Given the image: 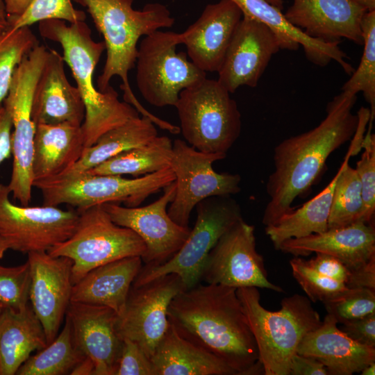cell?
I'll list each match as a JSON object with an SVG mask.
<instances>
[{"label": "cell", "instance_id": "obj_1", "mask_svg": "<svg viewBox=\"0 0 375 375\" xmlns=\"http://www.w3.org/2000/svg\"><path fill=\"white\" fill-rule=\"evenodd\" d=\"M236 290L199 283L172 299L167 317L183 337L220 358L238 375L264 374Z\"/></svg>", "mask_w": 375, "mask_h": 375}, {"label": "cell", "instance_id": "obj_2", "mask_svg": "<svg viewBox=\"0 0 375 375\" xmlns=\"http://www.w3.org/2000/svg\"><path fill=\"white\" fill-rule=\"evenodd\" d=\"M356 100L357 94L342 91L327 103L319 125L275 147L274 170L266 184L269 200L262 219L265 226L293 210V201L310 188L331 153L351 140L358 122L352 112Z\"/></svg>", "mask_w": 375, "mask_h": 375}, {"label": "cell", "instance_id": "obj_3", "mask_svg": "<svg viewBox=\"0 0 375 375\" xmlns=\"http://www.w3.org/2000/svg\"><path fill=\"white\" fill-rule=\"evenodd\" d=\"M75 1L87 8L104 39L106 59L97 78L99 90L105 92L110 86L112 78L119 76L124 101L160 128L172 131V124L151 113L140 103L128 81V72L135 65L140 38L162 28L172 27L175 19L169 10L160 3H147L142 10H137L133 8L134 0Z\"/></svg>", "mask_w": 375, "mask_h": 375}, {"label": "cell", "instance_id": "obj_4", "mask_svg": "<svg viewBox=\"0 0 375 375\" xmlns=\"http://www.w3.org/2000/svg\"><path fill=\"white\" fill-rule=\"evenodd\" d=\"M38 29L42 38L60 44L63 60L76 82L85 107L81 125L85 148L108 131L140 117L133 106L119 101L111 85L105 92L95 88L94 72L106 47L103 41L94 40L85 21L67 24L60 19H47L39 22Z\"/></svg>", "mask_w": 375, "mask_h": 375}, {"label": "cell", "instance_id": "obj_5", "mask_svg": "<svg viewBox=\"0 0 375 375\" xmlns=\"http://www.w3.org/2000/svg\"><path fill=\"white\" fill-rule=\"evenodd\" d=\"M255 338L265 375H289L291 360L302 339L322 324L306 297L294 294L270 311L260 303L257 288L236 290Z\"/></svg>", "mask_w": 375, "mask_h": 375}, {"label": "cell", "instance_id": "obj_6", "mask_svg": "<svg viewBox=\"0 0 375 375\" xmlns=\"http://www.w3.org/2000/svg\"><path fill=\"white\" fill-rule=\"evenodd\" d=\"M175 181L169 167L142 176L126 178L122 175L94 174L88 171L65 173L35 181L33 187L42 194L43 203L58 206L67 204L81 211L107 203L139 206L153 194Z\"/></svg>", "mask_w": 375, "mask_h": 375}, {"label": "cell", "instance_id": "obj_7", "mask_svg": "<svg viewBox=\"0 0 375 375\" xmlns=\"http://www.w3.org/2000/svg\"><path fill=\"white\" fill-rule=\"evenodd\" d=\"M175 107L180 132L200 151L226 154L240 136L238 105L217 80L206 78L183 90Z\"/></svg>", "mask_w": 375, "mask_h": 375}, {"label": "cell", "instance_id": "obj_8", "mask_svg": "<svg viewBox=\"0 0 375 375\" xmlns=\"http://www.w3.org/2000/svg\"><path fill=\"white\" fill-rule=\"evenodd\" d=\"M78 212L72 235L47 251L52 256H64L72 260L73 285L100 265L144 255L146 246L143 240L131 229L114 223L102 205Z\"/></svg>", "mask_w": 375, "mask_h": 375}, {"label": "cell", "instance_id": "obj_9", "mask_svg": "<svg viewBox=\"0 0 375 375\" xmlns=\"http://www.w3.org/2000/svg\"><path fill=\"white\" fill-rule=\"evenodd\" d=\"M194 228L179 250L163 263L142 266L133 286L175 274L185 290L201 281L206 258L222 235L242 219L239 204L231 195L206 198L197 206Z\"/></svg>", "mask_w": 375, "mask_h": 375}, {"label": "cell", "instance_id": "obj_10", "mask_svg": "<svg viewBox=\"0 0 375 375\" xmlns=\"http://www.w3.org/2000/svg\"><path fill=\"white\" fill-rule=\"evenodd\" d=\"M48 53V48L38 44L24 58L14 72L3 104L13 127V162L8 186L13 198L23 206L30 203L33 187L32 162L35 124L31 117L33 96Z\"/></svg>", "mask_w": 375, "mask_h": 375}, {"label": "cell", "instance_id": "obj_11", "mask_svg": "<svg viewBox=\"0 0 375 375\" xmlns=\"http://www.w3.org/2000/svg\"><path fill=\"white\" fill-rule=\"evenodd\" d=\"M179 33L157 30L141 40L136 56L135 81L140 94L156 107L175 106L180 92L206 78V72L176 53Z\"/></svg>", "mask_w": 375, "mask_h": 375}, {"label": "cell", "instance_id": "obj_12", "mask_svg": "<svg viewBox=\"0 0 375 375\" xmlns=\"http://www.w3.org/2000/svg\"><path fill=\"white\" fill-rule=\"evenodd\" d=\"M226 157L200 151L180 139L174 141L169 167L175 176L176 192L167 209L174 222L188 226L191 212L200 201L240 192L239 174L217 173L212 168L214 162Z\"/></svg>", "mask_w": 375, "mask_h": 375}, {"label": "cell", "instance_id": "obj_13", "mask_svg": "<svg viewBox=\"0 0 375 375\" xmlns=\"http://www.w3.org/2000/svg\"><path fill=\"white\" fill-rule=\"evenodd\" d=\"M8 185L0 183V237L22 253L47 251L74 233L78 212L58 206H17Z\"/></svg>", "mask_w": 375, "mask_h": 375}, {"label": "cell", "instance_id": "obj_14", "mask_svg": "<svg viewBox=\"0 0 375 375\" xmlns=\"http://www.w3.org/2000/svg\"><path fill=\"white\" fill-rule=\"evenodd\" d=\"M254 230L242 218L225 232L210 250L201 281L235 289L255 287L283 292L268 279L263 258L256 250Z\"/></svg>", "mask_w": 375, "mask_h": 375}, {"label": "cell", "instance_id": "obj_15", "mask_svg": "<svg viewBox=\"0 0 375 375\" xmlns=\"http://www.w3.org/2000/svg\"><path fill=\"white\" fill-rule=\"evenodd\" d=\"M184 290L181 278L175 274L139 286L132 285L117 324L121 340L128 338L136 342L151 358L169 327V306Z\"/></svg>", "mask_w": 375, "mask_h": 375}, {"label": "cell", "instance_id": "obj_16", "mask_svg": "<svg viewBox=\"0 0 375 375\" xmlns=\"http://www.w3.org/2000/svg\"><path fill=\"white\" fill-rule=\"evenodd\" d=\"M176 183L163 188L162 194L144 206L126 207L118 203L102 204L116 224L133 231L143 240L146 251L141 257L145 265L165 262L182 247L191 231L174 222L167 206L174 198Z\"/></svg>", "mask_w": 375, "mask_h": 375}, {"label": "cell", "instance_id": "obj_17", "mask_svg": "<svg viewBox=\"0 0 375 375\" xmlns=\"http://www.w3.org/2000/svg\"><path fill=\"white\" fill-rule=\"evenodd\" d=\"M280 49L281 42L269 27L243 15L217 72V81L230 93L242 85L255 88Z\"/></svg>", "mask_w": 375, "mask_h": 375}, {"label": "cell", "instance_id": "obj_18", "mask_svg": "<svg viewBox=\"0 0 375 375\" xmlns=\"http://www.w3.org/2000/svg\"><path fill=\"white\" fill-rule=\"evenodd\" d=\"M27 254L31 274L29 299L49 344L57 336L71 302L73 262L67 257L52 256L47 251Z\"/></svg>", "mask_w": 375, "mask_h": 375}, {"label": "cell", "instance_id": "obj_19", "mask_svg": "<svg viewBox=\"0 0 375 375\" xmlns=\"http://www.w3.org/2000/svg\"><path fill=\"white\" fill-rule=\"evenodd\" d=\"M66 317L76 346L94 364V375H114L122 347L118 314L107 306L71 301Z\"/></svg>", "mask_w": 375, "mask_h": 375}, {"label": "cell", "instance_id": "obj_20", "mask_svg": "<svg viewBox=\"0 0 375 375\" xmlns=\"http://www.w3.org/2000/svg\"><path fill=\"white\" fill-rule=\"evenodd\" d=\"M367 11L355 0H293L283 15L310 38L329 43L345 38L362 44L361 21Z\"/></svg>", "mask_w": 375, "mask_h": 375}, {"label": "cell", "instance_id": "obj_21", "mask_svg": "<svg viewBox=\"0 0 375 375\" xmlns=\"http://www.w3.org/2000/svg\"><path fill=\"white\" fill-rule=\"evenodd\" d=\"M242 16L233 0L207 5L198 19L179 33L191 62L205 72H217Z\"/></svg>", "mask_w": 375, "mask_h": 375}, {"label": "cell", "instance_id": "obj_22", "mask_svg": "<svg viewBox=\"0 0 375 375\" xmlns=\"http://www.w3.org/2000/svg\"><path fill=\"white\" fill-rule=\"evenodd\" d=\"M65 63L62 55L49 49L33 92L31 117L35 125L83 123V101L67 78Z\"/></svg>", "mask_w": 375, "mask_h": 375}, {"label": "cell", "instance_id": "obj_23", "mask_svg": "<svg viewBox=\"0 0 375 375\" xmlns=\"http://www.w3.org/2000/svg\"><path fill=\"white\" fill-rule=\"evenodd\" d=\"M278 250L295 256L311 253L328 254L353 270L375 256V228L374 224L362 222L328 228L323 233L287 240Z\"/></svg>", "mask_w": 375, "mask_h": 375}, {"label": "cell", "instance_id": "obj_24", "mask_svg": "<svg viewBox=\"0 0 375 375\" xmlns=\"http://www.w3.org/2000/svg\"><path fill=\"white\" fill-rule=\"evenodd\" d=\"M337 324L327 313L319 326L304 336L297 353L319 360L328 375H352L375 362V347L356 342Z\"/></svg>", "mask_w": 375, "mask_h": 375}, {"label": "cell", "instance_id": "obj_25", "mask_svg": "<svg viewBox=\"0 0 375 375\" xmlns=\"http://www.w3.org/2000/svg\"><path fill=\"white\" fill-rule=\"evenodd\" d=\"M240 8L243 15L259 21L269 27L277 36L281 49H303L306 58L315 65L323 67L331 60L338 62L348 74L354 69L347 59V54L339 43L325 42L308 37L300 29L291 24L281 10L265 0H233Z\"/></svg>", "mask_w": 375, "mask_h": 375}, {"label": "cell", "instance_id": "obj_26", "mask_svg": "<svg viewBox=\"0 0 375 375\" xmlns=\"http://www.w3.org/2000/svg\"><path fill=\"white\" fill-rule=\"evenodd\" d=\"M142 263L129 256L92 269L73 285L71 301L107 306L119 316Z\"/></svg>", "mask_w": 375, "mask_h": 375}, {"label": "cell", "instance_id": "obj_27", "mask_svg": "<svg viewBox=\"0 0 375 375\" xmlns=\"http://www.w3.org/2000/svg\"><path fill=\"white\" fill-rule=\"evenodd\" d=\"M84 149L81 125H35L32 162L33 182L62 174L80 159Z\"/></svg>", "mask_w": 375, "mask_h": 375}, {"label": "cell", "instance_id": "obj_28", "mask_svg": "<svg viewBox=\"0 0 375 375\" xmlns=\"http://www.w3.org/2000/svg\"><path fill=\"white\" fill-rule=\"evenodd\" d=\"M151 360L155 375H238L220 358L183 337L170 322Z\"/></svg>", "mask_w": 375, "mask_h": 375}, {"label": "cell", "instance_id": "obj_29", "mask_svg": "<svg viewBox=\"0 0 375 375\" xmlns=\"http://www.w3.org/2000/svg\"><path fill=\"white\" fill-rule=\"evenodd\" d=\"M47 345L43 327L28 305L0 314V375H14L35 350Z\"/></svg>", "mask_w": 375, "mask_h": 375}, {"label": "cell", "instance_id": "obj_30", "mask_svg": "<svg viewBox=\"0 0 375 375\" xmlns=\"http://www.w3.org/2000/svg\"><path fill=\"white\" fill-rule=\"evenodd\" d=\"M342 171V165L329 184L317 195L297 210L281 216L273 224L265 226L276 249L291 238H300L328 229V220L337 179Z\"/></svg>", "mask_w": 375, "mask_h": 375}, {"label": "cell", "instance_id": "obj_31", "mask_svg": "<svg viewBox=\"0 0 375 375\" xmlns=\"http://www.w3.org/2000/svg\"><path fill=\"white\" fill-rule=\"evenodd\" d=\"M156 136L155 124L149 117L131 119L108 131L93 145L85 148L80 159L65 173L88 171L124 151L147 144Z\"/></svg>", "mask_w": 375, "mask_h": 375}, {"label": "cell", "instance_id": "obj_32", "mask_svg": "<svg viewBox=\"0 0 375 375\" xmlns=\"http://www.w3.org/2000/svg\"><path fill=\"white\" fill-rule=\"evenodd\" d=\"M172 144L167 136H156L147 144L124 151L88 172L134 177L154 173L169 167Z\"/></svg>", "mask_w": 375, "mask_h": 375}, {"label": "cell", "instance_id": "obj_33", "mask_svg": "<svg viewBox=\"0 0 375 375\" xmlns=\"http://www.w3.org/2000/svg\"><path fill=\"white\" fill-rule=\"evenodd\" d=\"M85 358L75 344L71 324L66 317L64 328L59 335L36 355L30 356L16 374H67Z\"/></svg>", "mask_w": 375, "mask_h": 375}, {"label": "cell", "instance_id": "obj_34", "mask_svg": "<svg viewBox=\"0 0 375 375\" xmlns=\"http://www.w3.org/2000/svg\"><path fill=\"white\" fill-rule=\"evenodd\" d=\"M364 49L358 67L342 85V91L362 92L370 105V119L375 117V10L367 11L361 21Z\"/></svg>", "mask_w": 375, "mask_h": 375}, {"label": "cell", "instance_id": "obj_35", "mask_svg": "<svg viewBox=\"0 0 375 375\" xmlns=\"http://www.w3.org/2000/svg\"><path fill=\"white\" fill-rule=\"evenodd\" d=\"M38 44L30 26L0 31V103L8 94L14 72L24 58Z\"/></svg>", "mask_w": 375, "mask_h": 375}, {"label": "cell", "instance_id": "obj_36", "mask_svg": "<svg viewBox=\"0 0 375 375\" xmlns=\"http://www.w3.org/2000/svg\"><path fill=\"white\" fill-rule=\"evenodd\" d=\"M290 264L294 278L311 302L324 303L338 298L349 289L344 283L315 271L306 260L299 256L292 258Z\"/></svg>", "mask_w": 375, "mask_h": 375}, {"label": "cell", "instance_id": "obj_37", "mask_svg": "<svg viewBox=\"0 0 375 375\" xmlns=\"http://www.w3.org/2000/svg\"><path fill=\"white\" fill-rule=\"evenodd\" d=\"M31 286L28 262L15 266L0 265V306L20 311L28 306Z\"/></svg>", "mask_w": 375, "mask_h": 375}, {"label": "cell", "instance_id": "obj_38", "mask_svg": "<svg viewBox=\"0 0 375 375\" xmlns=\"http://www.w3.org/2000/svg\"><path fill=\"white\" fill-rule=\"evenodd\" d=\"M73 0H33L25 12L12 23L13 28H19L47 19H60L68 23L83 22L85 12L76 9Z\"/></svg>", "mask_w": 375, "mask_h": 375}, {"label": "cell", "instance_id": "obj_39", "mask_svg": "<svg viewBox=\"0 0 375 375\" xmlns=\"http://www.w3.org/2000/svg\"><path fill=\"white\" fill-rule=\"evenodd\" d=\"M372 123L369 121L362 143L364 151L356 168L362 190V221L367 224H374L375 212V135L372 133Z\"/></svg>", "mask_w": 375, "mask_h": 375}, {"label": "cell", "instance_id": "obj_40", "mask_svg": "<svg viewBox=\"0 0 375 375\" xmlns=\"http://www.w3.org/2000/svg\"><path fill=\"white\" fill-rule=\"evenodd\" d=\"M323 304L338 324H343L375 313V290L349 288L344 294Z\"/></svg>", "mask_w": 375, "mask_h": 375}, {"label": "cell", "instance_id": "obj_41", "mask_svg": "<svg viewBox=\"0 0 375 375\" xmlns=\"http://www.w3.org/2000/svg\"><path fill=\"white\" fill-rule=\"evenodd\" d=\"M114 375H155L153 363L135 341L122 339V347Z\"/></svg>", "mask_w": 375, "mask_h": 375}, {"label": "cell", "instance_id": "obj_42", "mask_svg": "<svg viewBox=\"0 0 375 375\" xmlns=\"http://www.w3.org/2000/svg\"><path fill=\"white\" fill-rule=\"evenodd\" d=\"M316 256L306 260V263L320 274L346 285L350 269L337 258L322 253H315Z\"/></svg>", "mask_w": 375, "mask_h": 375}, {"label": "cell", "instance_id": "obj_43", "mask_svg": "<svg viewBox=\"0 0 375 375\" xmlns=\"http://www.w3.org/2000/svg\"><path fill=\"white\" fill-rule=\"evenodd\" d=\"M340 329L356 342L375 347V313L343 323Z\"/></svg>", "mask_w": 375, "mask_h": 375}, {"label": "cell", "instance_id": "obj_44", "mask_svg": "<svg viewBox=\"0 0 375 375\" xmlns=\"http://www.w3.org/2000/svg\"><path fill=\"white\" fill-rule=\"evenodd\" d=\"M346 285L349 288H368L375 290V256L361 267L350 270Z\"/></svg>", "mask_w": 375, "mask_h": 375}, {"label": "cell", "instance_id": "obj_45", "mask_svg": "<svg viewBox=\"0 0 375 375\" xmlns=\"http://www.w3.org/2000/svg\"><path fill=\"white\" fill-rule=\"evenodd\" d=\"M289 375H328L324 365L315 358L296 353L291 360Z\"/></svg>", "mask_w": 375, "mask_h": 375}, {"label": "cell", "instance_id": "obj_46", "mask_svg": "<svg viewBox=\"0 0 375 375\" xmlns=\"http://www.w3.org/2000/svg\"><path fill=\"white\" fill-rule=\"evenodd\" d=\"M12 120L4 106L0 103V164L12 153Z\"/></svg>", "mask_w": 375, "mask_h": 375}, {"label": "cell", "instance_id": "obj_47", "mask_svg": "<svg viewBox=\"0 0 375 375\" xmlns=\"http://www.w3.org/2000/svg\"><path fill=\"white\" fill-rule=\"evenodd\" d=\"M33 0H3L8 25L20 17Z\"/></svg>", "mask_w": 375, "mask_h": 375}, {"label": "cell", "instance_id": "obj_48", "mask_svg": "<svg viewBox=\"0 0 375 375\" xmlns=\"http://www.w3.org/2000/svg\"><path fill=\"white\" fill-rule=\"evenodd\" d=\"M94 366L92 361L88 357L82 360L72 370V375H94Z\"/></svg>", "mask_w": 375, "mask_h": 375}, {"label": "cell", "instance_id": "obj_49", "mask_svg": "<svg viewBox=\"0 0 375 375\" xmlns=\"http://www.w3.org/2000/svg\"><path fill=\"white\" fill-rule=\"evenodd\" d=\"M367 11L375 10V0H355Z\"/></svg>", "mask_w": 375, "mask_h": 375}, {"label": "cell", "instance_id": "obj_50", "mask_svg": "<svg viewBox=\"0 0 375 375\" xmlns=\"http://www.w3.org/2000/svg\"><path fill=\"white\" fill-rule=\"evenodd\" d=\"M362 375H374L375 374V362H371L365 367L361 371Z\"/></svg>", "mask_w": 375, "mask_h": 375}, {"label": "cell", "instance_id": "obj_51", "mask_svg": "<svg viewBox=\"0 0 375 375\" xmlns=\"http://www.w3.org/2000/svg\"><path fill=\"white\" fill-rule=\"evenodd\" d=\"M10 249L8 243L0 237V259L3 256L5 252Z\"/></svg>", "mask_w": 375, "mask_h": 375}, {"label": "cell", "instance_id": "obj_52", "mask_svg": "<svg viewBox=\"0 0 375 375\" xmlns=\"http://www.w3.org/2000/svg\"><path fill=\"white\" fill-rule=\"evenodd\" d=\"M268 3L275 6L279 9L282 10L283 8V0H265Z\"/></svg>", "mask_w": 375, "mask_h": 375}, {"label": "cell", "instance_id": "obj_53", "mask_svg": "<svg viewBox=\"0 0 375 375\" xmlns=\"http://www.w3.org/2000/svg\"><path fill=\"white\" fill-rule=\"evenodd\" d=\"M0 16L6 21L3 0H0Z\"/></svg>", "mask_w": 375, "mask_h": 375}, {"label": "cell", "instance_id": "obj_54", "mask_svg": "<svg viewBox=\"0 0 375 375\" xmlns=\"http://www.w3.org/2000/svg\"><path fill=\"white\" fill-rule=\"evenodd\" d=\"M8 26V23L0 16V31H3Z\"/></svg>", "mask_w": 375, "mask_h": 375}, {"label": "cell", "instance_id": "obj_55", "mask_svg": "<svg viewBox=\"0 0 375 375\" xmlns=\"http://www.w3.org/2000/svg\"><path fill=\"white\" fill-rule=\"evenodd\" d=\"M2 310H3V308H2L1 306H0V314H1V311H2Z\"/></svg>", "mask_w": 375, "mask_h": 375}]
</instances>
